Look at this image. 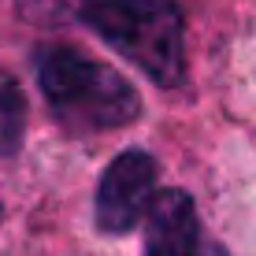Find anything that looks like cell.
<instances>
[{"label":"cell","instance_id":"obj_4","mask_svg":"<svg viewBox=\"0 0 256 256\" xmlns=\"http://www.w3.org/2000/svg\"><path fill=\"white\" fill-rule=\"evenodd\" d=\"M145 256H200V219L186 190H160L145 212Z\"/></svg>","mask_w":256,"mask_h":256},{"label":"cell","instance_id":"obj_7","mask_svg":"<svg viewBox=\"0 0 256 256\" xmlns=\"http://www.w3.org/2000/svg\"><path fill=\"white\" fill-rule=\"evenodd\" d=\"M0 223H4V200H0Z\"/></svg>","mask_w":256,"mask_h":256},{"label":"cell","instance_id":"obj_3","mask_svg":"<svg viewBox=\"0 0 256 256\" xmlns=\"http://www.w3.org/2000/svg\"><path fill=\"white\" fill-rule=\"evenodd\" d=\"M156 197V160L141 148H126L104 167L93 200V219L100 234H126L145 219Z\"/></svg>","mask_w":256,"mask_h":256},{"label":"cell","instance_id":"obj_6","mask_svg":"<svg viewBox=\"0 0 256 256\" xmlns=\"http://www.w3.org/2000/svg\"><path fill=\"white\" fill-rule=\"evenodd\" d=\"M15 8L34 26H64L70 19H78L82 0H15Z\"/></svg>","mask_w":256,"mask_h":256},{"label":"cell","instance_id":"obj_2","mask_svg":"<svg viewBox=\"0 0 256 256\" xmlns=\"http://www.w3.org/2000/svg\"><path fill=\"white\" fill-rule=\"evenodd\" d=\"M78 19L156 86L171 90L186 78L182 12L174 0H82Z\"/></svg>","mask_w":256,"mask_h":256},{"label":"cell","instance_id":"obj_5","mask_svg":"<svg viewBox=\"0 0 256 256\" xmlns=\"http://www.w3.org/2000/svg\"><path fill=\"white\" fill-rule=\"evenodd\" d=\"M26 134V93L15 82V74H8L0 67V156H15Z\"/></svg>","mask_w":256,"mask_h":256},{"label":"cell","instance_id":"obj_1","mask_svg":"<svg viewBox=\"0 0 256 256\" xmlns=\"http://www.w3.org/2000/svg\"><path fill=\"white\" fill-rule=\"evenodd\" d=\"M38 82L52 116L74 134L119 130L138 122L141 96L116 67L86 56L78 48H41L38 52Z\"/></svg>","mask_w":256,"mask_h":256}]
</instances>
